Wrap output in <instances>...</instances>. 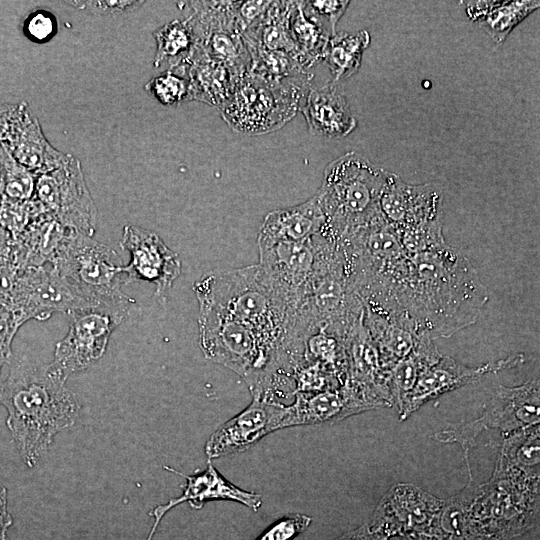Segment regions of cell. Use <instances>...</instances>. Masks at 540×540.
I'll use <instances>...</instances> for the list:
<instances>
[{
    "instance_id": "obj_3",
    "label": "cell",
    "mask_w": 540,
    "mask_h": 540,
    "mask_svg": "<svg viewBox=\"0 0 540 540\" xmlns=\"http://www.w3.org/2000/svg\"><path fill=\"white\" fill-rule=\"evenodd\" d=\"M198 304L219 309L249 325L299 368L306 340L299 313L272 287L258 264L211 271L193 285Z\"/></svg>"
},
{
    "instance_id": "obj_11",
    "label": "cell",
    "mask_w": 540,
    "mask_h": 540,
    "mask_svg": "<svg viewBox=\"0 0 540 540\" xmlns=\"http://www.w3.org/2000/svg\"><path fill=\"white\" fill-rule=\"evenodd\" d=\"M317 258L316 236L280 242L259 250L261 271L276 292L296 311L304 304Z\"/></svg>"
},
{
    "instance_id": "obj_27",
    "label": "cell",
    "mask_w": 540,
    "mask_h": 540,
    "mask_svg": "<svg viewBox=\"0 0 540 540\" xmlns=\"http://www.w3.org/2000/svg\"><path fill=\"white\" fill-rule=\"evenodd\" d=\"M144 88L164 106H176L190 100V82L185 63L151 78Z\"/></svg>"
},
{
    "instance_id": "obj_38",
    "label": "cell",
    "mask_w": 540,
    "mask_h": 540,
    "mask_svg": "<svg viewBox=\"0 0 540 540\" xmlns=\"http://www.w3.org/2000/svg\"><path fill=\"white\" fill-rule=\"evenodd\" d=\"M0 199H1V193H0Z\"/></svg>"
},
{
    "instance_id": "obj_29",
    "label": "cell",
    "mask_w": 540,
    "mask_h": 540,
    "mask_svg": "<svg viewBox=\"0 0 540 540\" xmlns=\"http://www.w3.org/2000/svg\"><path fill=\"white\" fill-rule=\"evenodd\" d=\"M312 518L302 513L285 515L269 526L256 540H293L303 533Z\"/></svg>"
},
{
    "instance_id": "obj_22",
    "label": "cell",
    "mask_w": 540,
    "mask_h": 540,
    "mask_svg": "<svg viewBox=\"0 0 540 540\" xmlns=\"http://www.w3.org/2000/svg\"><path fill=\"white\" fill-rule=\"evenodd\" d=\"M539 6L540 2L535 0L465 2L467 16L496 44L504 42L511 31Z\"/></svg>"
},
{
    "instance_id": "obj_13",
    "label": "cell",
    "mask_w": 540,
    "mask_h": 540,
    "mask_svg": "<svg viewBox=\"0 0 540 540\" xmlns=\"http://www.w3.org/2000/svg\"><path fill=\"white\" fill-rule=\"evenodd\" d=\"M119 244L130 255L129 263L123 266L126 284L150 282L156 296L163 297L181 273L178 254L158 234L131 224L124 226Z\"/></svg>"
},
{
    "instance_id": "obj_18",
    "label": "cell",
    "mask_w": 540,
    "mask_h": 540,
    "mask_svg": "<svg viewBox=\"0 0 540 540\" xmlns=\"http://www.w3.org/2000/svg\"><path fill=\"white\" fill-rule=\"evenodd\" d=\"M522 360V355H516L477 368H469L456 363L449 357H440L422 371L414 387L404 399L407 412L414 410L430 398L457 388L484 373L509 367Z\"/></svg>"
},
{
    "instance_id": "obj_14",
    "label": "cell",
    "mask_w": 540,
    "mask_h": 540,
    "mask_svg": "<svg viewBox=\"0 0 540 540\" xmlns=\"http://www.w3.org/2000/svg\"><path fill=\"white\" fill-rule=\"evenodd\" d=\"M285 405L253 397L240 413L217 428L205 443L208 460L244 451L280 430Z\"/></svg>"
},
{
    "instance_id": "obj_23",
    "label": "cell",
    "mask_w": 540,
    "mask_h": 540,
    "mask_svg": "<svg viewBox=\"0 0 540 540\" xmlns=\"http://www.w3.org/2000/svg\"><path fill=\"white\" fill-rule=\"evenodd\" d=\"M289 29L306 70L324 60L327 45L333 35L318 19L303 9L301 1L293 3Z\"/></svg>"
},
{
    "instance_id": "obj_1",
    "label": "cell",
    "mask_w": 540,
    "mask_h": 540,
    "mask_svg": "<svg viewBox=\"0 0 540 540\" xmlns=\"http://www.w3.org/2000/svg\"><path fill=\"white\" fill-rule=\"evenodd\" d=\"M408 255L402 305L418 329L449 337L475 323L489 294L463 252L443 241Z\"/></svg>"
},
{
    "instance_id": "obj_36",
    "label": "cell",
    "mask_w": 540,
    "mask_h": 540,
    "mask_svg": "<svg viewBox=\"0 0 540 540\" xmlns=\"http://www.w3.org/2000/svg\"><path fill=\"white\" fill-rule=\"evenodd\" d=\"M335 540H387V537L367 525L348 532Z\"/></svg>"
},
{
    "instance_id": "obj_2",
    "label": "cell",
    "mask_w": 540,
    "mask_h": 540,
    "mask_svg": "<svg viewBox=\"0 0 540 540\" xmlns=\"http://www.w3.org/2000/svg\"><path fill=\"white\" fill-rule=\"evenodd\" d=\"M9 364L0 404L7 410L6 424L22 460L34 467L54 437L74 425L79 406L66 380L49 364L26 357H11Z\"/></svg>"
},
{
    "instance_id": "obj_33",
    "label": "cell",
    "mask_w": 540,
    "mask_h": 540,
    "mask_svg": "<svg viewBox=\"0 0 540 540\" xmlns=\"http://www.w3.org/2000/svg\"><path fill=\"white\" fill-rule=\"evenodd\" d=\"M143 1H71L78 9H88L93 14L101 16H115L134 11L142 6Z\"/></svg>"
},
{
    "instance_id": "obj_4",
    "label": "cell",
    "mask_w": 540,
    "mask_h": 540,
    "mask_svg": "<svg viewBox=\"0 0 540 540\" xmlns=\"http://www.w3.org/2000/svg\"><path fill=\"white\" fill-rule=\"evenodd\" d=\"M199 346L205 358L238 374L255 398L273 395L293 379L296 366L249 325L199 304Z\"/></svg>"
},
{
    "instance_id": "obj_32",
    "label": "cell",
    "mask_w": 540,
    "mask_h": 540,
    "mask_svg": "<svg viewBox=\"0 0 540 540\" xmlns=\"http://www.w3.org/2000/svg\"><path fill=\"white\" fill-rule=\"evenodd\" d=\"M23 325L16 313L0 302V373L2 366L9 363L12 352L11 345L18 329Z\"/></svg>"
},
{
    "instance_id": "obj_20",
    "label": "cell",
    "mask_w": 540,
    "mask_h": 540,
    "mask_svg": "<svg viewBox=\"0 0 540 540\" xmlns=\"http://www.w3.org/2000/svg\"><path fill=\"white\" fill-rule=\"evenodd\" d=\"M184 63L190 82V100L218 108L229 99L241 78L247 74L207 57L198 47Z\"/></svg>"
},
{
    "instance_id": "obj_21",
    "label": "cell",
    "mask_w": 540,
    "mask_h": 540,
    "mask_svg": "<svg viewBox=\"0 0 540 540\" xmlns=\"http://www.w3.org/2000/svg\"><path fill=\"white\" fill-rule=\"evenodd\" d=\"M5 146L19 164L37 176L60 167L69 157L50 144L32 113L16 137Z\"/></svg>"
},
{
    "instance_id": "obj_8",
    "label": "cell",
    "mask_w": 540,
    "mask_h": 540,
    "mask_svg": "<svg viewBox=\"0 0 540 540\" xmlns=\"http://www.w3.org/2000/svg\"><path fill=\"white\" fill-rule=\"evenodd\" d=\"M132 298L113 303L92 302L71 311L66 336L56 344L50 368L63 379L81 371L104 354L113 331L126 318Z\"/></svg>"
},
{
    "instance_id": "obj_30",
    "label": "cell",
    "mask_w": 540,
    "mask_h": 540,
    "mask_svg": "<svg viewBox=\"0 0 540 540\" xmlns=\"http://www.w3.org/2000/svg\"><path fill=\"white\" fill-rule=\"evenodd\" d=\"M31 113L27 102L0 104V144H9Z\"/></svg>"
},
{
    "instance_id": "obj_10",
    "label": "cell",
    "mask_w": 540,
    "mask_h": 540,
    "mask_svg": "<svg viewBox=\"0 0 540 540\" xmlns=\"http://www.w3.org/2000/svg\"><path fill=\"white\" fill-rule=\"evenodd\" d=\"M89 303L92 302L79 297L56 269L47 264L24 269L7 306L24 324L30 319L46 320L56 312L68 315Z\"/></svg>"
},
{
    "instance_id": "obj_19",
    "label": "cell",
    "mask_w": 540,
    "mask_h": 540,
    "mask_svg": "<svg viewBox=\"0 0 540 540\" xmlns=\"http://www.w3.org/2000/svg\"><path fill=\"white\" fill-rule=\"evenodd\" d=\"M300 111L313 135L342 138L357 126L339 83L332 81L321 88L310 89Z\"/></svg>"
},
{
    "instance_id": "obj_34",
    "label": "cell",
    "mask_w": 540,
    "mask_h": 540,
    "mask_svg": "<svg viewBox=\"0 0 540 540\" xmlns=\"http://www.w3.org/2000/svg\"><path fill=\"white\" fill-rule=\"evenodd\" d=\"M272 3L273 1H233L234 12L242 32L259 21Z\"/></svg>"
},
{
    "instance_id": "obj_37",
    "label": "cell",
    "mask_w": 540,
    "mask_h": 540,
    "mask_svg": "<svg viewBox=\"0 0 540 540\" xmlns=\"http://www.w3.org/2000/svg\"><path fill=\"white\" fill-rule=\"evenodd\" d=\"M415 540H428V539H425V538H424V539H422V538H418V539H415Z\"/></svg>"
},
{
    "instance_id": "obj_25",
    "label": "cell",
    "mask_w": 540,
    "mask_h": 540,
    "mask_svg": "<svg viewBox=\"0 0 540 540\" xmlns=\"http://www.w3.org/2000/svg\"><path fill=\"white\" fill-rule=\"evenodd\" d=\"M370 44L367 30L355 33H335L329 40L324 60L333 76L332 82L339 83L360 68L362 55Z\"/></svg>"
},
{
    "instance_id": "obj_28",
    "label": "cell",
    "mask_w": 540,
    "mask_h": 540,
    "mask_svg": "<svg viewBox=\"0 0 540 540\" xmlns=\"http://www.w3.org/2000/svg\"><path fill=\"white\" fill-rule=\"evenodd\" d=\"M57 30L56 17L47 10H35L23 21V33L26 38L37 44L49 42Z\"/></svg>"
},
{
    "instance_id": "obj_31",
    "label": "cell",
    "mask_w": 540,
    "mask_h": 540,
    "mask_svg": "<svg viewBox=\"0 0 540 540\" xmlns=\"http://www.w3.org/2000/svg\"><path fill=\"white\" fill-rule=\"evenodd\" d=\"M303 9L318 19L334 35L335 27L345 13L349 1L315 0L301 1Z\"/></svg>"
},
{
    "instance_id": "obj_7",
    "label": "cell",
    "mask_w": 540,
    "mask_h": 540,
    "mask_svg": "<svg viewBox=\"0 0 540 540\" xmlns=\"http://www.w3.org/2000/svg\"><path fill=\"white\" fill-rule=\"evenodd\" d=\"M51 265L86 301L113 303L131 299L122 291L126 277L121 258L92 236L70 229Z\"/></svg>"
},
{
    "instance_id": "obj_12",
    "label": "cell",
    "mask_w": 540,
    "mask_h": 540,
    "mask_svg": "<svg viewBox=\"0 0 540 540\" xmlns=\"http://www.w3.org/2000/svg\"><path fill=\"white\" fill-rule=\"evenodd\" d=\"M443 191L434 183L412 185L389 172L379 199L383 219L398 234L442 222Z\"/></svg>"
},
{
    "instance_id": "obj_16",
    "label": "cell",
    "mask_w": 540,
    "mask_h": 540,
    "mask_svg": "<svg viewBox=\"0 0 540 540\" xmlns=\"http://www.w3.org/2000/svg\"><path fill=\"white\" fill-rule=\"evenodd\" d=\"M368 404L359 399L351 389L299 391L291 405H285L280 430L298 425H312L343 419L366 408Z\"/></svg>"
},
{
    "instance_id": "obj_17",
    "label": "cell",
    "mask_w": 540,
    "mask_h": 540,
    "mask_svg": "<svg viewBox=\"0 0 540 540\" xmlns=\"http://www.w3.org/2000/svg\"><path fill=\"white\" fill-rule=\"evenodd\" d=\"M325 223V216L312 196L307 201L269 212L259 229L258 250L280 242H302L318 235Z\"/></svg>"
},
{
    "instance_id": "obj_26",
    "label": "cell",
    "mask_w": 540,
    "mask_h": 540,
    "mask_svg": "<svg viewBox=\"0 0 540 540\" xmlns=\"http://www.w3.org/2000/svg\"><path fill=\"white\" fill-rule=\"evenodd\" d=\"M37 175L19 164L4 144H0L1 198L25 202L34 198Z\"/></svg>"
},
{
    "instance_id": "obj_5",
    "label": "cell",
    "mask_w": 540,
    "mask_h": 540,
    "mask_svg": "<svg viewBox=\"0 0 540 540\" xmlns=\"http://www.w3.org/2000/svg\"><path fill=\"white\" fill-rule=\"evenodd\" d=\"M389 171L348 152L330 162L315 196L325 216L319 233L335 243L379 216V199Z\"/></svg>"
},
{
    "instance_id": "obj_9",
    "label": "cell",
    "mask_w": 540,
    "mask_h": 540,
    "mask_svg": "<svg viewBox=\"0 0 540 540\" xmlns=\"http://www.w3.org/2000/svg\"><path fill=\"white\" fill-rule=\"evenodd\" d=\"M34 198L63 226L93 236L97 209L81 163L73 155L60 167L37 176Z\"/></svg>"
},
{
    "instance_id": "obj_15",
    "label": "cell",
    "mask_w": 540,
    "mask_h": 540,
    "mask_svg": "<svg viewBox=\"0 0 540 540\" xmlns=\"http://www.w3.org/2000/svg\"><path fill=\"white\" fill-rule=\"evenodd\" d=\"M168 471L176 473L186 479L183 493L169 500L164 505L155 507L150 515L154 517V524L146 540H152L164 515L175 506L184 502H189L194 509H201L208 501L228 500L241 503L253 511H257L262 505L260 494L240 489L228 481L208 460L207 468L203 472L193 475H185L179 471L164 466Z\"/></svg>"
},
{
    "instance_id": "obj_24",
    "label": "cell",
    "mask_w": 540,
    "mask_h": 540,
    "mask_svg": "<svg viewBox=\"0 0 540 540\" xmlns=\"http://www.w3.org/2000/svg\"><path fill=\"white\" fill-rule=\"evenodd\" d=\"M156 41L154 67L169 68L186 62L197 47V38L188 19H174L153 32Z\"/></svg>"
},
{
    "instance_id": "obj_6",
    "label": "cell",
    "mask_w": 540,
    "mask_h": 540,
    "mask_svg": "<svg viewBox=\"0 0 540 540\" xmlns=\"http://www.w3.org/2000/svg\"><path fill=\"white\" fill-rule=\"evenodd\" d=\"M311 78L307 72L281 82H269L248 72L218 108L221 117L240 133L257 135L275 131L301 109Z\"/></svg>"
},
{
    "instance_id": "obj_35",
    "label": "cell",
    "mask_w": 540,
    "mask_h": 540,
    "mask_svg": "<svg viewBox=\"0 0 540 540\" xmlns=\"http://www.w3.org/2000/svg\"><path fill=\"white\" fill-rule=\"evenodd\" d=\"M12 522V516L7 507V490L0 484V540H7V531Z\"/></svg>"
}]
</instances>
